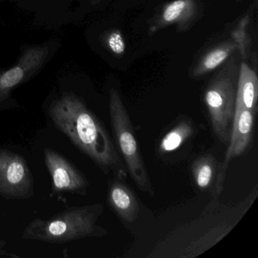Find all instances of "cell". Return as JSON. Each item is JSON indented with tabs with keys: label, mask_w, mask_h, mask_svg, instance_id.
Segmentation results:
<instances>
[{
	"label": "cell",
	"mask_w": 258,
	"mask_h": 258,
	"mask_svg": "<svg viewBox=\"0 0 258 258\" xmlns=\"http://www.w3.org/2000/svg\"><path fill=\"white\" fill-rule=\"evenodd\" d=\"M108 202L114 212L123 221L134 223L140 214V204L129 186L114 181L108 189Z\"/></svg>",
	"instance_id": "8fae6325"
},
{
	"label": "cell",
	"mask_w": 258,
	"mask_h": 258,
	"mask_svg": "<svg viewBox=\"0 0 258 258\" xmlns=\"http://www.w3.org/2000/svg\"><path fill=\"white\" fill-rule=\"evenodd\" d=\"M198 15L199 8L194 0H176L162 9L149 28V33L155 34L170 25H175L178 31H186L197 20Z\"/></svg>",
	"instance_id": "ba28073f"
},
{
	"label": "cell",
	"mask_w": 258,
	"mask_h": 258,
	"mask_svg": "<svg viewBox=\"0 0 258 258\" xmlns=\"http://www.w3.org/2000/svg\"><path fill=\"white\" fill-rule=\"evenodd\" d=\"M238 60L232 55L213 77L205 93V102L213 131L223 144H229L235 108Z\"/></svg>",
	"instance_id": "3957f363"
},
{
	"label": "cell",
	"mask_w": 258,
	"mask_h": 258,
	"mask_svg": "<svg viewBox=\"0 0 258 258\" xmlns=\"http://www.w3.org/2000/svg\"><path fill=\"white\" fill-rule=\"evenodd\" d=\"M248 17L244 18L238 24V27L232 32L233 40L237 44V49H239L240 54L243 58H246L247 54L248 39L247 37V27Z\"/></svg>",
	"instance_id": "2e32d148"
},
{
	"label": "cell",
	"mask_w": 258,
	"mask_h": 258,
	"mask_svg": "<svg viewBox=\"0 0 258 258\" xmlns=\"http://www.w3.org/2000/svg\"><path fill=\"white\" fill-rule=\"evenodd\" d=\"M254 112L250 109L235 111L229 146L224 161L221 164L224 170H227L230 161L241 156L250 146L253 137Z\"/></svg>",
	"instance_id": "9c48e42d"
},
{
	"label": "cell",
	"mask_w": 258,
	"mask_h": 258,
	"mask_svg": "<svg viewBox=\"0 0 258 258\" xmlns=\"http://www.w3.org/2000/svg\"><path fill=\"white\" fill-rule=\"evenodd\" d=\"M237 44L234 40L225 42L208 50L198 61L191 75L195 78L203 76L224 64L236 51Z\"/></svg>",
	"instance_id": "4fadbf2b"
},
{
	"label": "cell",
	"mask_w": 258,
	"mask_h": 258,
	"mask_svg": "<svg viewBox=\"0 0 258 258\" xmlns=\"http://www.w3.org/2000/svg\"><path fill=\"white\" fill-rule=\"evenodd\" d=\"M49 114L55 126L102 171L112 172L120 179L126 177V166L109 134L82 99L64 93L51 104Z\"/></svg>",
	"instance_id": "6da1fadb"
},
{
	"label": "cell",
	"mask_w": 258,
	"mask_h": 258,
	"mask_svg": "<svg viewBox=\"0 0 258 258\" xmlns=\"http://www.w3.org/2000/svg\"><path fill=\"white\" fill-rule=\"evenodd\" d=\"M191 172L196 185L202 191H210L214 197L223 191L226 170L213 155L197 158L191 166Z\"/></svg>",
	"instance_id": "30bf717a"
},
{
	"label": "cell",
	"mask_w": 258,
	"mask_h": 258,
	"mask_svg": "<svg viewBox=\"0 0 258 258\" xmlns=\"http://www.w3.org/2000/svg\"><path fill=\"white\" fill-rule=\"evenodd\" d=\"M258 99V78L256 72L247 63L241 62L238 70L235 111L256 110Z\"/></svg>",
	"instance_id": "7c38bea8"
},
{
	"label": "cell",
	"mask_w": 258,
	"mask_h": 258,
	"mask_svg": "<svg viewBox=\"0 0 258 258\" xmlns=\"http://www.w3.org/2000/svg\"><path fill=\"white\" fill-rule=\"evenodd\" d=\"M102 38L103 44L108 50L111 51L114 55H123L126 46L120 31L115 29L111 30L105 33Z\"/></svg>",
	"instance_id": "9a60e30c"
},
{
	"label": "cell",
	"mask_w": 258,
	"mask_h": 258,
	"mask_svg": "<svg viewBox=\"0 0 258 258\" xmlns=\"http://www.w3.org/2000/svg\"><path fill=\"white\" fill-rule=\"evenodd\" d=\"M194 133V126L191 121L182 120L170 130L161 140L159 150L166 154L174 152L182 146Z\"/></svg>",
	"instance_id": "5bb4252c"
},
{
	"label": "cell",
	"mask_w": 258,
	"mask_h": 258,
	"mask_svg": "<svg viewBox=\"0 0 258 258\" xmlns=\"http://www.w3.org/2000/svg\"><path fill=\"white\" fill-rule=\"evenodd\" d=\"M111 125L119 153L136 185L142 191L155 196L150 176L142 158L132 122L118 92L112 88L109 93Z\"/></svg>",
	"instance_id": "277c9868"
},
{
	"label": "cell",
	"mask_w": 258,
	"mask_h": 258,
	"mask_svg": "<svg viewBox=\"0 0 258 258\" xmlns=\"http://www.w3.org/2000/svg\"><path fill=\"white\" fill-rule=\"evenodd\" d=\"M103 211L101 205L66 210L47 220H33L25 229L24 238L46 242L63 243L87 237L105 235L96 226Z\"/></svg>",
	"instance_id": "7a4b0ae2"
},
{
	"label": "cell",
	"mask_w": 258,
	"mask_h": 258,
	"mask_svg": "<svg viewBox=\"0 0 258 258\" xmlns=\"http://www.w3.org/2000/svg\"><path fill=\"white\" fill-rule=\"evenodd\" d=\"M44 155L55 191L77 192L88 186L85 176L62 155L51 149H45Z\"/></svg>",
	"instance_id": "52a82bcc"
},
{
	"label": "cell",
	"mask_w": 258,
	"mask_h": 258,
	"mask_svg": "<svg viewBox=\"0 0 258 258\" xmlns=\"http://www.w3.org/2000/svg\"><path fill=\"white\" fill-rule=\"evenodd\" d=\"M33 177L21 155L0 150V195L25 199L33 192Z\"/></svg>",
	"instance_id": "8992f818"
},
{
	"label": "cell",
	"mask_w": 258,
	"mask_h": 258,
	"mask_svg": "<svg viewBox=\"0 0 258 258\" xmlns=\"http://www.w3.org/2000/svg\"><path fill=\"white\" fill-rule=\"evenodd\" d=\"M102 0H90V2L93 5H96V4H99V3L102 2Z\"/></svg>",
	"instance_id": "e0dca14e"
},
{
	"label": "cell",
	"mask_w": 258,
	"mask_h": 258,
	"mask_svg": "<svg viewBox=\"0 0 258 258\" xmlns=\"http://www.w3.org/2000/svg\"><path fill=\"white\" fill-rule=\"evenodd\" d=\"M50 52L49 45L26 48L11 69L0 72V103L8 99L12 92L37 75L46 63Z\"/></svg>",
	"instance_id": "5b68a950"
}]
</instances>
